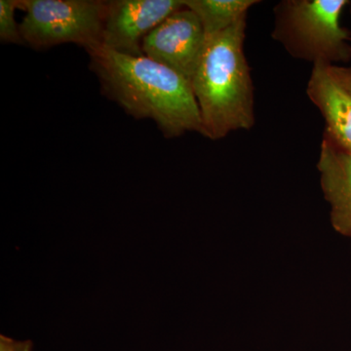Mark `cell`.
I'll return each instance as SVG.
<instances>
[{"label": "cell", "instance_id": "cell-2", "mask_svg": "<svg viewBox=\"0 0 351 351\" xmlns=\"http://www.w3.org/2000/svg\"><path fill=\"white\" fill-rule=\"evenodd\" d=\"M246 19L206 38L191 80L202 135L211 140L255 123L254 88L243 43Z\"/></svg>", "mask_w": 351, "mask_h": 351}, {"label": "cell", "instance_id": "cell-1", "mask_svg": "<svg viewBox=\"0 0 351 351\" xmlns=\"http://www.w3.org/2000/svg\"><path fill=\"white\" fill-rule=\"evenodd\" d=\"M101 90L136 119L156 122L166 138L202 134V120L191 82L147 56H130L99 46L87 52Z\"/></svg>", "mask_w": 351, "mask_h": 351}, {"label": "cell", "instance_id": "cell-9", "mask_svg": "<svg viewBox=\"0 0 351 351\" xmlns=\"http://www.w3.org/2000/svg\"><path fill=\"white\" fill-rule=\"evenodd\" d=\"M258 2L255 0H184V6L199 18L206 38L246 19L249 9Z\"/></svg>", "mask_w": 351, "mask_h": 351}, {"label": "cell", "instance_id": "cell-11", "mask_svg": "<svg viewBox=\"0 0 351 351\" xmlns=\"http://www.w3.org/2000/svg\"><path fill=\"white\" fill-rule=\"evenodd\" d=\"M34 343L32 341H16L12 338L0 335V351H32Z\"/></svg>", "mask_w": 351, "mask_h": 351}, {"label": "cell", "instance_id": "cell-12", "mask_svg": "<svg viewBox=\"0 0 351 351\" xmlns=\"http://www.w3.org/2000/svg\"><path fill=\"white\" fill-rule=\"evenodd\" d=\"M330 71L337 82L351 95V68L330 64Z\"/></svg>", "mask_w": 351, "mask_h": 351}, {"label": "cell", "instance_id": "cell-10", "mask_svg": "<svg viewBox=\"0 0 351 351\" xmlns=\"http://www.w3.org/2000/svg\"><path fill=\"white\" fill-rule=\"evenodd\" d=\"M17 9H19L17 0L0 1V41L2 43H25L20 25L16 22L15 11Z\"/></svg>", "mask_w": 351, "mask_h": 351}, {"label": "cell", "instance_id": "cell-7", "mask_svg": "<svg viewBox=\"0 0 351 351\" xmlns=\"http://www.w3.org/2000/svg\"><path fill=\"white\" fill-rule=\"evenodd\" d=\"M317 167L321 188L331 206L332 225L341 234L351 235V154L326 132Z\"/></svg>", "mask_w": 351, "mask_h": 351}, {"label": "cell", "instance_id": "cell-3", "mask_svg": "<svg viewBox=\"0 0 351 351\" xmlns=\"http://www.w3.org/2000/svg\"><path fill=\"white\" fill-rule=\"evenodd\" d=\"M346 0H287L276 8L272 38L293 57L313 64L348 62L350 36L339 25Z\"/></svg>", "mask_w": 351, "mask_h": 351}, {"label": "cell", "instance_id": "cell-5", "mask_svg": "<svg viewBox=\"0 0 351 351\" xmlns=\"http://www.w3.org/2000/svg\"><path fill=\"white\" fill-rule=\"evenodd\" d=\"M205 43L206 36L199 18L184 6L145 36L143 53L173 69L191 84Z\"/></svg>", "mask_w": 351, "mask_h": 351}, {"label": "cell", "instance_id": "cell-6", "mask_svg": "<svg viewBox=\"0 0 351 351\" xmlns=\"http://www.w3.org/2000/svg\"><path fill=\"white\" fill-rule=\"evenodd\" d=\"M182 7L184 0L108 1L103 46L121 54L144 56L143 43L145 36Z\"/></svg>", "mask_w": 351, "mask_h": 351}, {"label": "cell", "instance_id": "cell-4", "mask_svg": "<svg viewBox=\"0 0 351 351\" xmlns=\"http://www.w3.org/2000/svg\"><path fill=\"white\" fill-rule=\"evenodd\" d=\"M17 3L25 13L21 34L34 49L73 43L89 52L103 45L108 1L17 0Z\"/></svg>", "mask_w": 351, "mask_h": 351}, {"label": "cell", "instance_id": "cell-8", "mask_svg": "<svg viewBox=\"0 0 351 351\" xmlns=\"http://www.w3.org/2000/svg\"><path fill=\"white\" fill-rule=\"evenodd\" d=\"M330 64H313L307 96L322 113L327 125L325 132L351 154V95L332 76Z\"/></svg>", "mask_w": 351, "mask_h": 351}]
</instances>
